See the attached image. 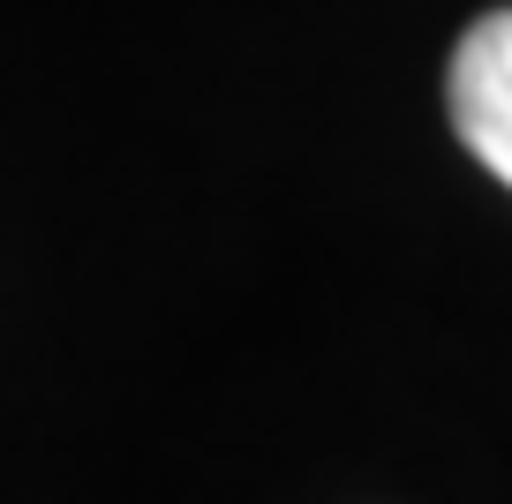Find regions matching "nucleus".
<instances>
[{
  "mask_svg": "<svg viewBox=\"0 0 512 504\" xmlns=\"http://www.w3.org/2000/svg\"><path fill=\"white\" fill-rule=\"evenodd\" d=\"M445 106H452L460 143L512 189V8L467 23L452 76H445Z\"/></svg>",
  "mask_w": 512,
  "mask_h": 504,
  "instance_id": "1",
  "label": "nucleus"
}]
</instances>
